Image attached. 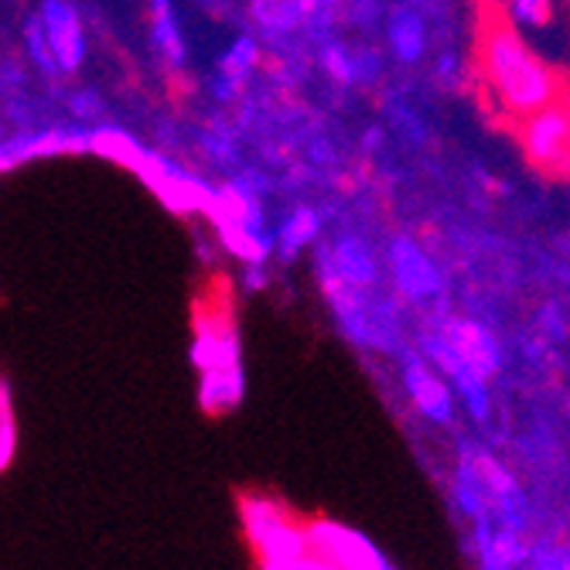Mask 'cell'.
<instances>
[{
	"label": "cell",
	"mask_w": 570,
	"mask_h": 570,
	"mask_svg": "<svg viewBox=\"0 0 570 570\" xmlns=\"http://www.w3.org/2000/svg\"><path fill=\"white\" fill-rule=\"evenodd\" d=\"M261 570H338L328 557H322L318 550H307L301 553L297 560H287V563H271V567H261Z\"/></svg>",
	"instance_id": "cell-23"
},
{
	"label": "cell",
	"mask_w": 570,
	"mask_h": 570,
	"mask_svg": "<svg viewBox=\"0 0 570 570\" xmlns=\"http://www.w3.org/2000/svg\"><path fill=\"white\" fill-rule=\"evenodd\" d=\"M386 45L396 62H421L428 56V21L413 8H393L386 18Z\"/></svg>",
	"instance_id": "cell-16"
},
{
	"label": "cell",
	"mask_w": 570,
	"mask_h": 570,
	"mask_svg": "<svg viewBox=\"0 0 570 570\" xmlns=\"http://www.w3.org/2000/svg\"><path fill=\"white\" fill-rule=\"evenodd\" d=\"M322 236V219L315 209H307V205H301V209H291L287 219L277 226V253L284 256V261H294V256L307 246H315Z\"/></svg>",
	"instance_id": "cell-18"
},
{
	"label": "cell",
	"mask_w": 570,
	"mask_h": 570,
	"mask_svg": "<svg viewBox=\"0 0 570 570\" xmlns=\"http://www.w3.org/2000/svg\"><path fill=\"white\" fill-rule=\"evenodd\" d=\"M451 495H454L458 512L469 523L495 520V515H492L489 475H485V464H482V448L464 444L458 451V464H454V475H451Z\"/></svg>",
	"instance_id": "cell-12"
},
{
	"label": "cell",
	"mask_w": 570,
	"mask_h": 570,
	"mask_svg": "<svg viewBox=\"0 0 570 570\" xmlns=\"http://www.w3.org/2000/svg\"><path fill=\"white\" fill-rule=\"evenodd\" d=\"M386 274H390L396 294L410 304L434 307L448 294V277H444L441 264L413 236H393L390 239Z\"/></svg>",
	"instance_id": "cell-5"
},
{
	"label": "cell",
	"mask_w": 570,
	"mask_h": 570,
	"mask_svg": "<svg viewBox=\"0 0 570 570\" xmlns=\"http://www.w3.org/2000/svg\"><path fill=\"white\" fill-rule=\"evenodd\" d=\"M304 11H307V21H318L322 14L328 18L338 4H348V0H301Z\"/></svg>",
	"instance_id": "cell-25"
},
{
	"label": "cell",
	"mask_w": 570,
	"mask_h": 570,
	"mask_svg": "<svg viewBox=\"0 0 570 570\" xmlns=\"http://www.w3.org/2000/svg\"><path fill=\"white\" fill-rule=\"evenodd\" d=\"M24 51H28V59H31V66H35V69H41L45 76H59L56 59H51L48 35H45V28H41L38 14H31V18H28V24H24Z\"/></svg>",
	"instance_id": "cell-20"
},
{
	"label": "cell",
	"mask_w": 570,
	"mask_h": 570,
	"mask_svg": "<svg viewBox=\"0 0 570 570\" xmlns=\"http://www.w3.org/2000/svg\"><path fill=\"white\" fill-rule=\"evenodd\" d=\"M239 509H243L246 540H249V547L256 553V563H261V567L287 563V560H297L307 550H315L307 527H301L294 515H287L274 499L246 495Z\"/></svg>",
	"instance_id": "cell-4"
},
{
	"label": "cell",
	"mask_w": 570,
	"mask_h": 570,
	"mask_svg": "<svg viewBox=\"0 0 570 570\" xmlns=\"http://www.w3.org/2000/svg\"><path fill=\"white\" fill-rule=\"evenodd\" d=\"M253 18L267 35H291L307 24V11L301 0H256Z\"/></svg>",
	"instance_id": "cell-19"
},
{
	"label": "cell",
	"mask_w": 570,
	"mask_h": 570,
	"mask_svg": "<svg viewBox=\"0 0 570 570\" xmlns=\"http://www.w3.org/2000/svg\"><path fill=\"white\" fill-rule=\"evenodd\" d=\"M434 332L448 342L454 355H461L469 366H475L485 380H495L502 370V345L499 338L472 318H441Z\"/></svg>",
	"instance_id": "cell-10"
},
{
	"label": "cell",
	"mask_w": 570,
	"mask_h": 570,
	"mask_svg": "<svg viewBox=\"0 0 570 570\" xmlns=\"http://www.w3.org/2000/svg\"><path fill=\"white\" fill-rule=\"evenodd\" d=\"M256 62H261V45L249 35H239L229 41V48L219 56V69H216V79H213V92L216 99L229 102L239 96V89L249 82Z\"/></svg>",
	"instance_id": "cell-14"
},
{
	"label": "cell",
	"mask_w": 570,
	"mask_h": 570,
	"mask_svg": "<svg viewBox=\"0 0 570 570\" xmlns=\"http://www.w3.org/2000/svg\"><path fill=\"white\" fill-rule=\"evenodd\" d=\"M191 358L202 376L198 403L205 413H229L246 396V376L239 362V338L233 322L226 318H202L191 342Z\"/></svg>",
	"instance_id": "cell-2"
},
{
	"label": "cell",
	"mask_w": 570,
	"mask_h": 570,
	"mask_svg": "<svg viewBox=\"0 0 570 570\" xmlns=\"http://www.w3.org/2000/svg\"><path fill=\"white\" fill-rule=\"evenodd\" d=\"M307 533L315 550L328 557L338 570H396L386 560V553L358 530H348L332 520H318V523H307Z\"/></svg>",
	"instance_id": "cell-8"
},
{
	"label": "cell",
	"mask_w": 570,
	"mask_h": 570,
	"mask_svg": "<svg viewBox=\"0 0 570 570\" xmlns=\"http://www.w3.org/2000/svg\"><path fill=\"white\" fill-rule=\"evenodd\" d=\"M527 570H570V543H553V540L533 543Z\"/></svg>",
	"instance_id": "cell-22"
},
{
	"label": "cell",
	"mask_w": 570,
	"mask_h": 570,
	"mask_svg": "<svg viewBox=\"0 0 570 570\" xmlns=\"http://www.w3.org/2000/svg\"><path fill=\"white\" fill-rule=\"evenodd\" d=\"M520 144L540 171H570V99L560 96L523 117Z\"/></svg>",
	"instance_id": "cell-6"
},
{
	"label": "cell",
	"mask_w": 570,
	"mask_h": 570,
	"mask_svg": "<svg viewBox=\"0 0 570 570\" xmlns=\"http://www.w3.org/2000/svg\"><path fill=\"white\" fill-rule=\"evenodd\" d=\"M322 62L335 82L345 86H366L383 76V59L373 48H348V45H325Z\"/></svg>",
	"instance_id": "cell-15"
},
{
	"label": "cell",
	"mask_w": 570,
	"mask_h": 570,
	"mask_svg": "<svg viewBox=\"0 0 570 570\" xmlns=\"http://www.w3.org/2000/svg\"><path fill=\"white\" fill-rule=\"evenodd\" d=\"M38 21L48 35L51 59H56L59 76H69L86 59V28L79 18V8L72 0H41Z\"/></svg>",
	"instance_id": "cell-9"
},
{
	"label": "cell",
	"mask_w": 570,
	"mask_h": 570,
	"mask_svg": "<svg viewBox=\"0 0 570 570\" xmlns=\"http://www.w3.org/2000/svg\"><path fill=\"white\" fill-rule=\"evenodd\" d=\"M472 553L479 570H520L530 560V547L523 543V533L505 530L495 520L472 523Z\"/></svg>",
	"instance_id": "cell-13"
},
{
	"label": "cell",
	"mask_w": 570,
	"mask_h": 570,
	"mask_svg": "<svg viewBox=\"0 0 570 570\" xmlns=\"http://www.w3.org/2000/svg\"><path fill=\"white\" fill-rule=\"evenodd\" d=\"M540 325L547 328L550 338H563V332H567V318H563V311L557 304H547L540 311Z\"/></svg>",
	"instance_id": "cell-24"
},
{
	"label": "cell",
	"mask_w": 570,
	"mask_h": 570,
	"mask_svg": "<svg viewBox=\"0 0 570 570\" xmlns=\"http://www.w3.org/2000/svg\"><path fill=\"white\" fill-rule=\"evenodd\" d=\"M509 21L520 28H543L553 14V0H505Z\"/></svg>",
	"instance_id": "cell-21"
},
{
	"label": "cell",
	"mask_w": 570,
	"mask_h": 570,
	"mask_svg": "<svg viewBox=\"0 0 570 570\" xmlns=\"http://www.w3.org/2000/svg\"><path fill=\"white\" fill-rule=\"evenodd\" d=\"M482 4H489V8H499V4H505V0H482Z\"/></svg>",
	"instance_id": "cell-27"
},
{
	"label": "cell",
	"mask_w": 570,
	"mask_h": 570,
	"mask_svg": "<svg viewBox=\"0 0 570 570\" xmlns=\"http://www.w3.org/2000/svg\"><path fill=\"white\" fill-rule=\"evenodd\" d=\"M11 451H14V424L0 428V469L11 461Z\"/></svg>",
	"instance_id": "cell-26"
},
{
	"label": "cell",
	"mask_w": 570,
	"mask_h": 570,
	"mask_svg": "<svg viewBox=\"0 0 570 570\" xmlns=\"http://www.w3.org/2000/svg\"><path fill=\"white\" fill-rule=\"evenodd\" d=\"M400 380H403V390H406V400L413 403V410L421 413L428 424H438V428H451L454 424V390L451 383L431 366V362L421 355V352H403L400 358Z\"/></svg>",
	"instance_id": "cell-7"
},
{
	"label": "cell",
	"mask_w": 570,
	"mask_h": 570,
	"mask_svg": "<svg viewBox=\"0 0 570 570\" xmlns=\"http://www.w3.org/2000/svg\"><path fill=\"white\" fill-rule=\"evenodd\" d=\"M318 261H325L345 284L358 291H373L383 277L380 253L373 249L370 239H362L355 233H342L338 239H332V246H322Z\"/></svg>",
	"instance_id": "cell-11"
},
{
	"label": "cell",
	"mask_w": 570,
	"mask_h": 570,
	"mask_svg": "<svg viewBox=\"0 0 570 570\" xmlns=\"http://www.w3.org/2000/svg\"><path fill=\"white\" fill-rule=\"evenodd\" d=\"M150 31H154V45H158L165 66L181 69L188 62V45L178 24L175 0H150Z\"/></svg>",
	"instance_id": "cell-17"
},
{
	"label": "cell",
	"mask_w": 570,
	"mask_h": 570,
	"mask_svg": "<svg viewBox=\"0 0 570 570\" xmlns=\"http://www.w3.org/2000/svg\"><path fill=\"white\" fill-rule=\"evenodd\" d=\"M479 56H482V72H485L492 96L512 117L523 120L563 96L557 72L527 45V38L512 28V21L485 24Z\"/></svg>",
	"instance_id": "cell-1"
},
{
	"label": "cell",
	"mask_w": 570,
	"mask_h": 570,
	"mask_svg": "<svg viewBox=\"0 0 570 570\" xmlns=\"http://www.w3.org/2000/svg\"><path fill=\"white\" fill-rule=\"evenodd\" d=\"M318 281L328 297L332 318L348 342H355L358 348H380V352H393L400 345V322L390 301H376L370 297L373 291H358L345 284L325 261H318Z\"/></svg>",
	"instance_id": "cell-3"
}]
</instances>
